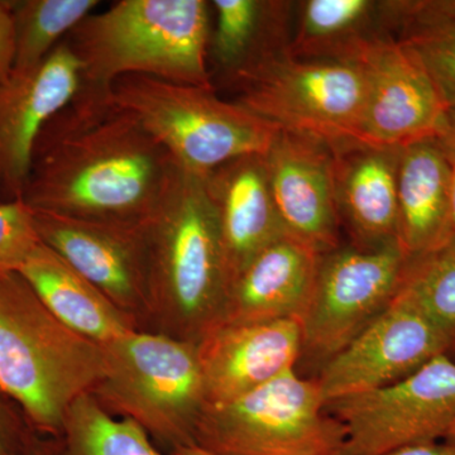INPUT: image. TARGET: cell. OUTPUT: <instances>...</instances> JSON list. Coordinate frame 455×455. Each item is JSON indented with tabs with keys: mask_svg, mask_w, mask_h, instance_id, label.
I'll return each instance as SVG.
<instances>
[{
	"mask_svg": "<svg viewBox=\"0 0 455 455\" xmlns=\"http://www.w3.org/2000/svg\"><path fill=\"white\" fill-rule=\"evenodd\" d=\"M179 169L132 114L106 97H74L42 128L20 199L32 212L140 226Z\"/></svg>",
	"mask_w": 455,
	"mask_h": 455,
	"instance_id": "6da1fadb",
	"label": "cell"
},
{
	"mask_svg": "<svg viewBox=\"0 0 455 455\" xmlns=\"http://www.w3.org/2000/svg\"><path fill=\"white\" fill-rule=\"evenodd\" d=\"M140 235L149 331L199 343L220 323L229 286L220 224L203 178L179 167Z\"/></svg>",
	"mask_w": 455,
	"mask_h": 455,
	"instance_id": "7a4b0ae2",
	"label": "cell"
},
{
	"mask_svg": "<svg viewBox=\"0 0 455 455\" xmlns=\"http://www.w3.org/2000/svg\"><path fill=\"white\" fill-rule=\"evenodd\" d=\"M211 11L205 0H122L90 14L62 40L80 64L75 95H109L127 75L214 88Z\"/></svg>",
	"mask_w": 455,
	"mask_h": 455,
	"instance_id": "3957f363",
	"label": "cell"
},
{
	"mask_svg": "<svg viewBox=\"0 0 455 455\" xmlns=\"http://www.w3.org/2000/svg\"><path fill=\"white\" fill-rule=\"evenodd\" d=\"M106 366L104 347L65 325L20 271L0 274V388L38 435L61 434L68 410Z\"/></svg>",
	"mask_w": 455,
	"mask_h": 455,
	"instance_id": "277c9868",
	"label": "cell"
},
{
	"mask_svg": "<svg viewBox=\"0 0 455 455\" xmlns=\"http://www.w3.org/2000/svg\"><path fill=\"white\" fill-rule=\"evenodd\" d=\"M104 350L106 373L90 394L99 406L140 425L167 455L196 447L208 406L197 343L133 331Z\"/></svg>",
	"mask_w": 455,
	"mask_h": 455,
	"instance_id": "5b68a950",
	"label": "cell"
},
{
	"mask_svg": "<svg viewBox=\"0 0 455 455\" xmlns=\"http://www.w3.org/2000/svg\"><path fill=\"white\" fill-rule=\"evenodd\" d=\"M110 98L179 167L200 178L242 156L266 155L280 131L235 101L223 100L215 88L127 75L113 83Z\"/></svg>",
	"mask_w": 455,
	"mask_h": 455,
	"instance_id": "8992f818",
	"label": "cell"
},
{
	"mask_svg": "<svg viewBox=\"0 0 455 455\" xmlns=\"http://www.w3.org/2000/svg\"><path fill=\"white\" fill-rule=\"evenodd\" d=\"M346 439L317 379L292 370L230 403L206 406L196 447L215 455H343Z\"/></svg>",
	"mask_w": 455,
	"mask_h": 455,
	"instance_id": "52a82bcc",
	"label": "cell"
},
{
	"mask_svg": "<svg viewBox=\"0 0 455 455\" xmlns=\"http://www.w3.org/2000/svg\"><path fill=\"white\" fill-rule=\"evenodd\" d=\"M235 103L280 130L334 147L358 142L366 79L357 62L272 57L221 82Z\"/></svg>",
	"mask_w": 455,
	"mask_h": 455,
	"instance_id": "ba28073f",
	"label": "cell"
},
{
	"mask_svg": "<svg viewBox=\"0 0 455 455\" xmlns=\"http://www.w3.org/2000/svg\"><path fill=\"white\" fill-rule=\"evenodd\" d=\"M406 259L400 242L373 250L340 244L320 254L315 283L300 319L298 366L316 371V377L372 324L394 300Z\"/></svg>",
	"mask_w": 455,
	"mask_h": 455,
	"instance_id": "9c48e42d",
	"label": "cell"
},
{
	"mask_svg": "<svg viewBox=\"0 0 455 455\" xmlns=\"http://www.w3.org/2000/svg\"><path fill=\"white\" fill-rule=\"evenodd\" d=\"M326 411L346 427L343 455L442 442L455 423V362L440 355L403 381L328 401Z\"/></svg>",
	"mask_w": 455,
	"mask_h": 455,
	"instance_id": "30bf717a",
	"label": "cell"
},
{
	"mask_svg": "<svg viewBox=\"0 0 455 455\" xmlns=\"http://www.w3.org/2000/svg\"><path fill=\"white\" fill-rule=\"evenodd\" d=\"M32 212L42 243L94 284L136 331H149L151 309L140 226Z\"/></svg>",
	"mask_w": 455,
	"mask_h": 455,
	"instance_id": "8fae6325",
	"label": "cell"
},
{
	"mask_svg": "<svg viewBox=\"0 0 455 455\" xmlns=\"http://www.w3.org/2000/svg\"><path fill=\"white\" fill-rule=\"evenodd\" d=\"M451 346L429 320L395 296L390 307L320 370L326 403L407 379Z\"/></svg>",
	"mask_w": 455,
	"mask_h": 455,
	"instance_id": "7c38bea8",
	"label": "cell"
},
{
	"mask_svg": "<svg viewBox=\"0 0 455 455\" xmlns=\"http://www.w3.org/2000/svg\"><path fill=\"white\" fill-rule=\"evenodd\" d=\"M355 62L361 66L366 79L358 142L403 147L438 139L448 109L405 44L395 40L376 42Z\"/></svg>",
	"mask_w": 455,
	"mask_h": 455,
	"instance_id": "4fadbf2b",
	"label": "cell"
},
{
	"mask_svg": "<svg viewBox=\"0 0 455 455\" xmlns=\"http://www.w3.org/2000/svg\"><path fill=\"white\" fill-rule=\"evenodd\" d=\"M80 64L64 41L40 64L0 84V203L20 199L32 154L47 122L73 100Z\"/></svg>",
	"mask_w": 455,
	"mask_h": 455,
	"instance_id": "5bb4252c",
	"label": "cell"
},
{
	"mask_svg": "<svg viewBox=\"0 0 455 455\" xmlns=\"http://www.w3.org/2000/svg\"><path fill=\"white\" fill-rule=\"evenodd\" d=\"M265 160L286 232L320 254L339 247L341 224L331 147L315 137L280 130Z\"/></svg>",
	"mask_w": 455,
	"mask_h": 455,
	"instance_id": "9a60e30c",
	"label": "cell"
},
{
	"mask_svg": "<svg viewBox=\"0 0 455 455\" xmlns=\"http://www.w3.org/2000/svg\"><path fill=\"white\" fill-rule=\"evenodd\" d=\"M301 349L299 319L212 329L197 343L206 403H230L296 370Z\"/></svg>",
	"mask_w": 455,
	"mask_h": 455,
	"instance_id": "2e32d148",
	"label": "cell"
},
{
	"mask_svg": "<svg viewBox=\"0 0 455 455\" xmlns=\"http://www.w3.org/2000/svg\"><path fill=\"white\" fill-rule=\"evenodd\" d=\"M203 181L220 224L230 284L260 251L289 233L272 196L265 155L228 161Z\"/></svg>",
	"mask_w": 455,
	"mask_h": 455,
	"instance_id": "e0dca14e",
	"label": "cell"
},
{
	"mask_svg": "<svg viewBox=\"0 0 455 455\" xmlns=\"http://www.w3.org/2000/svg\"><path fill=\"white\" fill-rule=\"evenodd\" d=\"M320 253L295 236H281L230 283L217 326L300 320L315 283Z\"/></svg>",
	"mask_w": 455,
	"mask_h": 455,
	"instance_id": "ac0fdd59",
	"label": "cell"
},
{
	"mask_svg": "<svg viewBox=\"0 0 455 455\" xmlns=\"http://www.w3.org/2000/svg\"><path fill=\"white\" fill-rule=\"evenodd\" d=\"M401 147L349 142L331 148L341 226L362 250L398 241L397 169Z\"/></svg>",
	"mask_w": 455,
	"mask_h": 455,
	"instance_id": "d6986e66",
	"label": "cell"
},
{
	"mask_svg": "<svg viewBox=\"0 0 455 455\" xmlns=\"http://www.w3.org/2000/svg\"><path fill=\"white\" fill-rule=\"evenodd\" d=\"M451 166L438 139L401 147L397 169L398 241L407 256L425 252L454 235Z\"/></svg>",
	"mask_w": 455,
	"mask_h": 455,
	"instance_id": "ffe728a7",
	"label": "cell"
},
{
	"mask_svg": "<svg viewBox=\"0 0 455 455\" xmlns=\"http://www.w3.org/2000/svg\"><path fill=\"white\" fill-rule=\"evenodd\" d=\"M211 4L215 27L209 41V60L220 82L289 52L295 2L214 0Z\"/></svg>",
	"mask_w": 455,
	"mask_h": 455,
	"instance_id": "44dd1931",
	"label": "cell"
},
{
	"mask_svg": "<svg viewBox=\"0 0 455 455\" xmlns=\"http://www.w3.org/2000/svg\"><path fill=\"white\" fill-rule=\"evenodd\" d=\"M20 272L44 305L83 337L106 347L136 331L109 299L42 242L36 245Z\"/></svg>",
	"mask_w": 455,
	"mask_h": 455,
	"instance_id": "7402d4cb",
	"label": "cell"
},
{
	"mask_svg": "<svg viewBox=\"0 0 455 455\" xmlns=\"http://www.w3.org/2000/svg\"><path fill=\"white\" fill-rule=\"evenodd\" d=\"M295 16L290 53L298 59L355 62L371 44L394 40L386 0H305Z\"/></svg>",
	"mask_w": 455,
	"mask_h": 455,
	"instance_id": "603a6c76",
	"label": "cell"
},
{
	"mask_svg": "<svg viewBox=\"0 0 455 455\" xmlns=\"http://www.w3.org/2000/svg\"><path fill=\"white\" fill-rule=\"evenodd\" d=\"M47 455H163L140 425L114 418L85 395L68 410L61 434L46 439Z\"/></svg>",
	"mask_w": 455,
	"mask_h": 455,
	"instance_id": "cb8c5ba5",
	"label": "cell"
},
{
	"mask_svg": "<svg viewBox=\"0 0 455 455\" xmlns=\"http://www.w3.org/2000/svg\"><path fill=\"white\" fill-rule=\"evenodd\" d=\"M395 296L420 311L455 349V233L436 247L407 256Z\"/></svg>",
	"mask_w": 455,
	"mask_h": 455,
	"instance_id": "d4e9b609",
	"label": "cell"
},
{
	"mask_svg": "<svg viewBox=\"0 0 455 455\" xmlns=\"http://www.w3.org/2000/svg\"><path fill=\"white\" fill-rule=\"evenodd\" d=\"M13 71L27 70L61 44L98 7V0H11Z\"/></svg>",
	"mask_w": 455,
	"mask_h": 455,
	"instance_id": "484cf974",
	"label": "cell"
},
{
	"mask_svg": "<svg viewBox=\"0 0 455 455\" xmlns=\"http://www.w3.org/2000/svg\"><path fill=\"white\" fill-rule=\"evenodd\" d=\"M429 76L447 109L455 108V20L401 42Z\"/></svg>",
	"mask_w": 455,
	"mask_h": 455,
	"instance_id": "4316f807",
	"label": "cell"
},
{
	"mask_svg": "<svg viewBox=\"0 0 455 455\" xmlns=\"http://www.w3.org/2000/svg\"><path fill=\"white\" fill-rule=\"evenodd\" d=\"M40 242L33 212L22 199L0 203V274L20 271Z\"/></svg>",
	"mask_w": 455,
	"mask_h": 455,
	"instance_id": "83f0119b",
	"label": "cell"
},
{
	"mask_svg": "<svg viewBox=\"0 0 455 455\" xmlns=\"http://www.w3.org/2000/svg\"><path fill=\"white\" fill-rule=\"evenodd\" d=\"M44 439L16 401L0 388V455H35Z\"/></svg>",
	"mask_w": 455,
	"mask_h": 455,
	"instance_id": "f1b7e54d",
	"label": "cell"
},
{
	"mask_svg": "<svg viewBox=\"0 0 455 455\" xmlns=\"http://www.w3.org/2000/svg\"><path fill=\"white\" fill-rule=\"evenodd\" d=\"M14 29L11 0H0V84L13 70Z\"/></svg>",
	"mask_w": 455,
	"mask_h": 455,
	"instance_id": "f546056e",
	"label": "cell"
},
{
	"mask_svg": "<svg viewBox=\"0 0 455 455\" xmlns=\"http://www.w3.org/2000/svg\"><path fill=\"white\" fill-rule=\"evenodd\" d=\"M382 455H455V445L442 440L427 444L407 445Z\"/></svg>",
	"mask_w": 455,
	"mask_h": 455,
	"instance_id": "4dcf8cb0",
	"label": "cell"
},
{
	"mask_svg": "<svg viewBox=\"0 0 455 455\" xmlns=\"http://www.w3.org/2000/svg\"><path fill=\"white\" fill-rule=\"evenodd\" d=\"M438 140L445 149L455 154V108L448 110L447 122Z\"/></svg>",
	"mask_w": 455,
	"mask_h": 455,
	"instance_id": "1f68e13d",
	"label": "cell"
},
{
	"mask_svg": "<svg viewBox=\"0 0 455 455\" xmlns=\"http://www.w3.org/2000/svg\"><path fill=\"white\" fill-rule=\"evenodd\" d=\"M445 151H447L449 161H451V224H453V229L455 233V154L454 152L448 151V149H445Z\"/></svg>",
	"mask_w": 455,
	"mask_h": 455,
	"instance_id": "d6a6232c",
	"label": "cell"
},
{
	"mask_svg": "<svg viewBox=\"0 0 455 455\" xmlns=\"http://www.w3.org/2000/svg\"><path fill=\"white\" fill-rule=\"evenodd\" d=\"M172 455H215L209 453V451H204V449L199 447H188L181 448L179 451H176Z\"/></svg>",
	"mask_w": 455,
	"mask_h": 455,
	"instance_id": "836d02e7",
	"label": "cell"
},
{
	"mask_svg": "<svg viewBox=\"0 0 455 455\" xmlns=\"http://www.w3.org/2000/svg\"><path fill=\"white\" fill-rule=\"evenodd\" d=\"M444 442L451 443L455 445V423L453 427L449 429L447 435H445Z\"/></svg>",
	"mask_w": 455,
	"mask_h": 455,
	"instance_id": "e575fe53",
	"label": "cell"
},
{
	"mask_svg": "<svg viewBox=\"0 0 455 455\" xmlns=\"http://www.w3.org/2000/svg\"><path fill=\"white\" fill-rule=\"evenodd\" d=\"M36 455H47L46 453V440H44V443H42L40 451L36 453Z\"/></svg>",
	"mask_w": 455,
	"mask_h": 455,
	"instance_id": "d590c367",
	"label": "cell"
},
{
	"mask_svg": "<svg viewBox=\"0 0 455 455\" xmlns=\"http://www.w3.org/2000/svg\"><path fill=\"white\" fill-rule=\"evenodd\" d=\"M42 443H44V442H42ZM38 451H40V449H38ZM35 455H36V454H35Z\"/></svg>",
	"mask_w": 455,
	"mask_h": 455,
	"instance_id": "8d00e7d4",
	"label": "cell"
}]
</instances>
